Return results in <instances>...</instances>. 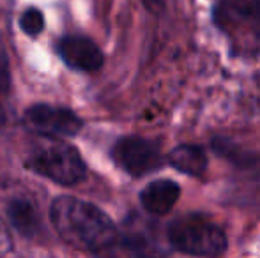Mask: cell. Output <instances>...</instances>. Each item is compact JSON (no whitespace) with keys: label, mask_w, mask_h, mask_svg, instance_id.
<instances>
[{"label":"cell","mask_w":260,"mask_h":258,"mask_svg":"<svg viewBox=\"0 0 260 258\" xmlns=\"http://www.w3.org/2000/svg\"><path fill=\"white\" fill-rule=\"evenodd\" d=\"M50 216L58 237L76 249L100 253L115 246L119 239L117 227L106 212L75 196H58Z\"/></svg>","instance_id":"cell-1"},{"label":"cell","mask_w":260,"mask_h":258,"mask_svg":"<svg viewBox=\"0 0 260 258\" xmlns=\"http://www.w3.org/2000/svg\"><path fill=\"white\" fill-rule=\"evenodd\" d=\"M212 23L229 39L236 55L260 52V0H218Z\"/></svg>","instance_id":"cell-2"},{"label":"cell","mask_w":260,"mask_h":258,"mask_svg":"<svg viewBox=\"0 0 260 258\" xmlns=\"http://www.w3.org/2000/svg\"><path fill=\"white\" fill-rule=\"evenodd\" d=\"M27 166L64 186L80 182L87 172L80 152L57 136H45L34 141L27 154Z\"/></svg>","instance_id":"cell-3"},{"label":"cell","mask_w":260,"mask_h":258,"mask_svg":"<svg viewBox=\"0 0 260 258\" xmlns=\"http://www.w3.org/2000/svg\"><path fill=\"white\" fill-rule=\"evenodd\" d=\"M168 244L189 256H219L229 248L226 234L202 214H184L168 225Z\"/></svg>","instance_id":"cell-4"},{"label":"cell","mask_w":260,"mask_h":258,"mask_svg":"<svg viewBox=\"0 0 260 258\" xmlns=\"http://www.w3.org/2000/svg\"><path fill=\"white\" fill-rule=\"evenodd\" d=\"M112 158L119 168L133 177H142L165 165L161 147L142 136H124L113 145Z\"/></svg>","instance_id":"cell-5"},{"label":"cell","mask_w":260,"mask_h":258,"mask_svg":"<svg viewBox=\"0 0 260 258\" xmlns=\"http://www.w3.org/2000/svg\"><path fill=\"white\" fill-rule=\"evenodd\" d=\"M25 122L45 136H76L82 129V121L75 112L50 104H34L25 112Z\"/></svg>","instance_id":"cell-6"},{"label":"cell","mask_w":260,"mask_h":258,"mask_svg":"<svg viewBox=\"0 0 260 258\" xmlns=\"http://www.w3.org/2000/svg\"><path fill=\"white\" fill-rule=\"evenodd\" d=\"M57 52L71 69L94 72L103 65L105 57L100 46L83 35H68L57 45Z\"/></svg>","instance_id":"cell-7"},{"label":"cell","mask_w":260,"mask_h":258,"mask_svg":"<svg viewBox=\"0 0 260 258\" xmlns=\"http://www.w3.org/2000/svg\"><path fill=\"white\" fill-rule=\"evenodd\" d=\"M181 196V186L175 180L170 179H157L149 182L142 190L140 202L145 212L152 216H165L175 207Z\"/></svg>","instance_id":"cell-8"},{"label":"cell","mask_w":260,"mask_h":258,"mask_svg":"<svg viewBox=\"0 0 260 258\" xmlns=\"http://www.w3.org/2000/svg\"><path fill=\"white\" fill-rule=\"evenodd\" d=\"M168 165L186 175L202 177L207 170V154L200 145L182 143L168 154Z\"/></svg>","instance_id":"cell-9"},{"label":"cell","mask_w":260,"mask_h":258,"mask_svg":"<svg viewBox=\"0 0 260 258\" xmlns=\"http://www.w3.org/2000/svg\"><path fill=\"white\" fill-rule=\"evenodd\" d=\"M7 214L13 223V227L20 232L21 235H34L39 228V217L38 210L28 200L25 198H14L7 205Z\"/></svg>","instance_id":"cell-10"},{"label":"cell","mask_w":260,"mask_h":258,"mask_svg":"<svg viewBox=\"0 0 260 258\" xmlns=\"http://www.w3.org/2000/svg\"><path fill=\"white\" fill-rule=\"evenodd\" d=\"M20 27L27 35L36 38V35L41 34L43 28H45V16H43V13L39 9L30 7V9H27L23 14H21Z\"/></svg>","instance_id":"cell-11"},{"label":"cell","mask_w":260,"mask_h":258,"mask_svg":"<svg viewBox=\"0 0 260 258\" xmlns=\"http://www.w3.org/2000/svg\"><path fill=\"white\" fill-rule=\"evenodd\" d=\"M11 89V71H9V59L4 50L2 43H0V103L4 97H7Z\"/></svg>","instance_id":"cell-12"},{"label":"cell","mask_w":260,"mask_h":258,"mask_svg":"<svg viewBox=\"0 0 260 258\" xmlns=\"http://www.w3.org/2000/svg\"><path fill=\"white\" fill-rule=\"evenodd\" d=\"M13 248V242H11V235L7 227L4 225V221L0 219V255H7Z\"/></svg>","instance_id":"cell-13"},{"label":"cell","mask_w":260,"mask_h":258,"mask_svg":"<svg viewBox=\"0 0 260 258\" xmlns=\"http://www.w3.org/2000/svg\"><path fill=\"white\" fill-rule=\"evenodd\" d=\"M142 4L145 6V9L151 11L152 14H159L165 7V2L163 0H142Z\"/></svg>","instance_id":"cell-14"},{"label":"cell","mask_w":260,"mask_h":258,"mask_svg":"<svg viewBox=\"0 0 260 258\" xmlns=\"http://www.w3.org/2000/svg\"><path fill=\"white\" fill-rule=\"evenodd\" d=\"M258 106H260V97H258Z\"/></svg>","instance_id":"cell-15"}]
</instances>
